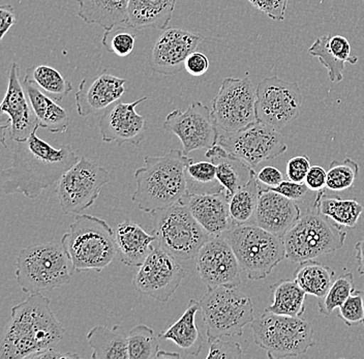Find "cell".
<instances>
[{
	"label": "cell",
	"mask_w": 364,
	"mask_h": 359,
	"mask_svg": "<svg viewBox=\"0 0 364 359\" xmlns=\"http://www.w3.org/2000/svg\"><path fill=\"white\" fill-rule=\"evenodd\" d=\"M186 191L190 195L220 194L226 192L218 181L216 168L213 162H193L186 167Z\"/></svg>",
	"instance_id": "obj_36"
},
{
	"label": "cell",
	"mask_w": 364,
	"mask_h": 359,
	"mask_svg": "<svg viewBox=\"0 0 364 359\" xmlns=\"http://www.w3.org/2000/svg\"><path fill=\"white\" fill-rule=\"evenodd\" d=\"M70 265L63 244L31 245L18 254L16 279L21 289L29 294L52 291L70 283Z\"/></svg>",
	"instance_id": "obj_6"
},
{
	"label": "cell",
	"mask_w": 364,
	"mask_h": 359,
	"mask_svg": "<svg viewBox=\"0 0 364 359\" xmlns=\"http://www.w3.org/2000/svg\"><path fill=\"white\" fill-rule=\"evenodd\" d=\"M346 237L347 232L325 217L313 201L284 235L286 258L298 264L315 260L341 249Z\"/></svg>",
	"instance_id": "obj_5"
},
{
	"label": "cell",
	"mask_w": 364,
	"mask_h": 359,
	"mask_svg": "<svg viewBox=\"0 0 364 359\" xmlns=\"http://www.w3.org/2000/svg\"><path fill=\"white\" fill-rule=\"evenodd\" d=\"M207 358L238 359L242 356V348L236 342L216 338L211 341Z\"/></svg>",
	"instance_id": "obj_43"
},
{
	"label": "cell",
	"mask_w": 364,
	"mask_h": 359,
	"mask_svg": "<svg viewBox=\"0 0 364 359\" xmlns=\"http://www.w3.org/2000/svg\"><path fill=\"white\" fill-rule=\"evenodd\" d=\"M129 359L156 358L159 342L151 327L145 324L136 325L127 333Z\"/></svg>",
	"instance_id": "obj_38"
},
{
	"label": "cell",
	"mask_w": 364,
	"mask_h": 359,
	"mask_svg": "<svg viewBox=\"0 0 364 359\" xmlns=\"http://www.w3.org/2000/svg\"><path fill=\"white\" fill-rule=\"evenodd\" d=\"M23 86L33 107L34 114L38 118L40 128L48 129L54 134L67 132L70 122L68 111L59 106L56 101L29 79L24 78Z\"/></svg>",
	"instance_id": "obj_27"
},
{
	"label": "cell",
	"mask_w": 364,
	"mask_h": 359,
	"mask_svg": "<svg viewBox=\"0 0 364 359\" xmlns=\"http://www.w3.org/2000/svg\"><path fill=\"white\" fill-rule=\"evenodd\" d=\"M336 272L331 267L315 260L299 263L294 274L296 283L306 294L322 299L333 284Z\"/></svg>",
	"instance_id": "obj_35"
},
{
	"label": "cell",
	"mask_w": 364,
	"mask_h": 359,
	"mask_svg": "<svg viewBox=\"0 0 364 359\" xmlns=\"http://www.w3.org/2000/svg\"><path fill=\"white\" fill-rule=\"evenodd\" d=\"M150 215L152 233L156 236L159 247L175 259L197 258L200 250L210 237L182 201L168 208L151 211Z\"/></svg>",
	"instance_id": "obj_9"
},
{
	"label": "cell",
	"mask_w": 364,
	"mask_h": 359,
	"mask_svg": "<svg viewBox=\"0 0 364 359\" xmlns=\"http://www.w3.org/2000/svg\"><path fill=\"white\" fill-rule=\"evenodd\" d=\"M204 36L178 27L164 31L154 43L147 61L150 69L164 76L181 72L186 58L203 42Z\"/></svg>",
	"instance_id": "obj_18"
},
{
	"label": "cell",
	"mask_w": 364,
	"mask_h": 359,
	"mask_svg": "<svg viewBox=\"0 0 364 359\" xmlns=\"http://www.w3.org/2000/svg\"><path fill=\"white\" fill-rule=\"evenodd\" d=\"M257 10L272 18L274 21H284L288 0H247Z\"/></svg>",
	"instance_id": "obj_44"
},
{
	"label": "cell",
	"mask_w": 364,
	"mask_h": 359,
	"mask_svg": "<svg viewBox=\"0 0 364 359\" xmlns=\"http://www.w3.org/2000/svg\"><path fill=\"white\" fill-rule=\"evenodd\" d=\"M38 129L26 140L16 142L13 162L1 174L6 194H22L36 199L46 188L58 183L63 174L78 162V154L70 145L54 149L38 137Z\"/></svg>",
	"instance_id": "obj_1"
},
{
	"label": "cell",
	"mask_w": 364,
	"mask_h": 359,
	"mask_svg": "<svg viewBox=\"0 0 364 359\" xmlns=\"http://www.w3.org/2000/svg\"><path fill=\"white\" fill-rule=\"evenodd\" d=\"M354 291V276L352 272H346L333 282L324 297L318 299V310L323 315L329 316L336 309L340 308Z\"/></svg>",
	"instance_id": "obj_39"
},
{
	"label": "cell",
	"mask_w": 364,
	"mask_h": 359,
	"mask_svg": "<svg viewBox=\"0 0 364 359\" xmlns=\"http://www.w3.org/2000/svg\"><path fill=\"white\" fill-rule=\"evenodd\" d=\"M147 99L144 97L132 103H118L107 110L99 122L102 141L118 145H138L144 139L146 122L136 113V107Z\"/></svg>",
	"instance_id": "obj_20"
},
{
	"label": "cell",
	"mask_w": 364,
	"mask_h": 359,
	"mask_svg": "<svg viewBox=\"0 0 364 359\" xmlns=\"http://www.w3.org/2000/svg\"><path fill=\"white\" fill-rule=\"evenodd\" d=\"M356 250L357 263H358V272L361 276H364V240L357 242L355 245Z\"/></svg>",
	"instance_id": "obj_52"
},
{
	"label": "cell",
	"mask_w": 364,
	"mask_h": 359,
	"mask_svg": "<svg viewBox=\"0 0 364 359\" xmlns=\"http://www.w3.org/2000/svg\"><path fill=\"white\" fill-rule=\"evenodd\" d=\"M200 302L208 342L242 336L255 320L254 304L238 287L208 289Z\"/></svg>",
	"instance_id": "obj_10"
},
{
	"label": "cell",
	"mask_w": 364,
	"mask_h": 359,
	"mask_svg": "<svg viewBox=\"0 0 364 359\" xmlns=\"http://www.w3.org/2000/svg\"><path fill=\"white\" fill-rule=\"evenodd\" d=\"M15 14L13 6L10 4H4L0 8V41L4 40L6 33L10 31L11 27L16 24Z\"/></svg>",
	"instance_id": "obj_50"
},
{
	"label": "cell",
	"mask_w": 364,
	"mask_h": 359,
	"mask_svg": "<svg viewBox=\"0 0 364 359\" xmlns=\"http://www.w3.org/2000/svg\"><path fill=\"white\" fill-rule=\"evenodd\" d=\"M351 45L343 36H323L315 41L309 53L315 56L321 65L328 70L329 80L338 83L343 80L346 63L356 65L357 56L351 55Z\"/></svg>",
	"instance_id": "obj_25"
},
{
	"label": "cell",
	"mask_w": 364,
	"mask_h": 359,
	"mask_svg": "<svg viewBox=\"0 0 364 359\" xmlns=\"http://www.w3.org/2000/svg\"><path fill=\"white\" fill-rule=\"evenodd\" d=\"M363 301H364V293H363ZM363 325H364V322H363Z\"/></svg>",
	"instance_id": "obj_54"
},
{
	"label": "cell",
	"mask_w": 364,
	"mask_h": 359,
	"mask_svg": "<svg viewBox=\"0 0 364 359\" xmlns=\"http://www.w3.org/2000/svg\"><path fill=\"white\" fill-rule=\"evenodd\" d=\"M301 213L296 201L282 196L270 188H261L255 225L284 237V234L299 220Z\"/></svg>",
	"instance_id": "obj_22"
},
{
	"label": "cell",
	"mask_w": 364,
	"mask_h": 359,
	"mask_svg": "<svg viewBox=\"0 0 364 359\" xmlns=\"http://www.w3.org/2000/svg\"><path fill=\"white\" fill-rule=\"evenodd\" d=\"M109 181L108 170L86 156L80 158L57 183L55 192L63 213L80 215L90 208Z\"/></svg>",
	"instance_id": "obj_11"
},
{
	"label": "cell",
	"mask_w": 364,
	"mask_h": 359,
	"mask_svg": "<svg viewBox=\"0 0 364 359\" xmlns=\"http://www.w3.org/2000/svg\"><path fill=\"white\" fill-rule=\"evenodd\" d=\"M256 174L247 185L239 188L237 192L230 197L229 211L232 227L256 224L257 209L261 193Z\"/></svg>",
	"instance_id": "obj_34"
},
{
	"label": "cell",
	"mask_w": 364,
	"mask_h": 359,
	"mask_svg": "<svg viewBox=\"0 0 364 359\" xmlns=\"http://www.w3.org/2000/svg\"><path fill=\"white\" fill-rule=\"evenodd\" d=\"M229 199L227 193L223 192L209 195L188 194L181 201L210 235H220L232 227Z\"/></svg>",
	"instance_id": "obj_23"
},
{
	"label": "cell",
	"mask_w": 364,
	"mask_h": 359,
	"mask_svg": "<svg viewBox=\"0 0 364 359\" xmlns=\"http://www.w3.org/2000/svg\"><path fill=\"white\" fill-rule=\"evenodd\" d=\"M133 31L135 28L127 23L118 25L111 31H105L102 45L107 51L119 58L129 56L135 48L136 31L133 33Z\"/></svg>",
	"instance_id": "obj_41"
},
{
	"label": "cell",
	"mask_w": 364,
	"mask_h": 359,
	"mask_svg": "<svg viewBox=\"0 0 364 359\" xmlns=\"http://www.w3.org/2000/svg\"><path fill=\"white\" fill-rule=\"evenodd\" d=\"M302 101L297 83L267 77L257 87V118L273 128L283 129L300 115Z\"/></svg>",
	"instance_id": "obj_14"
},
{
	"label": "cell",
	"mask_w": 364,
	"mask_h": 359,
	"mask_svg": "<svg viewBox=\"0 0 364 359\" xmlns=\"http://www.w3.org/2000/svg\"><path fill=\"white\" fill-rule=\"evenodd\" d=\"M200 302L192 299L188 304L186 312L175 323L159 333L163 340L172 341L188 355L198 356L203 348V336L196 324V315L199 312Z\"/></svg>",
	"instance_id": "obj_29"
},
{
	"label": "cell",
	"mask_w": 364,
	"mask_h": 359,
	"mask_svg": "<svg viewBox=\"0 0 364 359\" xmlns=\"http://www.w3.org/2000/svg\"><path fill=\"white\" fill-rule=\"evenodd\" d=\"M184 69L193 77L203 76L209 69V60L202 52L195 51L186 58Z\"/></svg>",
	"instance_id": "obj_47"
},
{
	"label": "cell",
	"mask_w": 364,
	"mask_h": 359,
	"mask_svg": "<svg viewBox=\"0 0 364 359\" xmlns=\"http://www.w3.org/2000/svg\"><path fill=\"white\" fill-rule=\"evenodd\" d=\"M268 188L279 193L282 196L293 200V201L304 200L307 194L313 192V191L309 190L306 183H296V181H290V179L282 181L279 186Z\"/></svg>",
	"instance_id": "obj_45"
},
{
	"label": "cell",
	"mask_w": 364,
	"mask_h": 359,
	"mask_svg": "<svg viewBox=\"0 0 364 359\" xmlns=\"http://www.w3.org/2000/svg\"><path fill=\"white\" fill-rule=\"evenodd\" d=\"M87 79L80 82L79 90L75 95L77 112L86 117L108 108L110 105L122 99L125 92V79L102 72L90 84Z\"/></svg>",
	"instance_id": "obj_21"
},
{
	"label": "cell",
	"mask_w": 364,
	"mask_h": 359,
	"mask_svg": "<svg viewBox=\"0 0 364 359\" xmlns=\"http://www.w3.org/2000/svg\"><path fill=\"white\" fill-rule=\"evenodd\" d=\"M318 210L336 226L355 229L361 217L364 218V206L356 200L325 196L324 190L316 193L314 199Z\"/></svg>",
	"instance_id": "obj_32"
},
{
	"label": "cell",
	"mask_w": 364,
	"mask_h": 359,
	"mask_svg": "<svg viewBox=\"0 0 364 359\" xmlns=\"http://www.w3.org/2000/svg\"><path fill=\"white\" fill-rule=\"evenodd\" d=\"M181 358V354L174 353V352H168V351H159L158 355H156V358Z\"/></svg>",
	"instance_id": "obj_53"
},
{
	"label": "cell",
	"mask_w": 364,
	"mask_h": 359,
	"mask_svg": "<svg viewBox=\"0 0 364 359\" xmlns=\"http://www.w3.org/2000/svg\"><path fill=\"white\" fill-rule=\"evenodd\" d=\"M197 270L208 289L240 286L242 269L233 249L223 234L210 235L200 250Z\"/></svg>",
	"instance_id": "obj_17"
},
{
	"label": "cell",
	"mask_w": 364,
	"mask_h": 359,
	"mask_svg": "<svg viewBox=\"0 0 364 359\" xmlns=\"http://www.w3.org/2000/svg\"><path fill=\"white\" fill-rule=\"evenodd\" d=\"M272 304L266 309L277 315L301 317L306 312V291L295 279H281L272 286Z\"/></svg>",
	"instance_id": "obj_33"
},
{
	"label": "cell",
	"mask_w": 364,
	"mask_h": 359,
	"mask_svg": "<svg viewBox=\"0 0 364 359\" xmlns=\"http://www.w3.org/2000/svg\"><path fill=\"white\" fill-rule=\"evenodd\" d=\"M65 329L51 310V301L41 293L31 294L14 306L0 346V359H29L54 348Z\"/></svg>",
	"instance_id": "obj_2"
},
{
	"label": "cell",
	"mask_w": 364,
	"mask_h": 359,
	"mask_svg": "<svg viewBox=\"0 0 364 359\" xmlns=\"http://www.w3.org/2000/svg\"><path fill=\"white\" fill-rule=\"evenodd\" d=\"M87 341L92 359H129L127 333L119 325L112 328L97 325L88 331Z\"/></svg>",
	"instance_id": "obj_31"
},
{
	"label": "cell",
	"mask_w": 364,
	"mask_h": 359,
	"mask_svg": "<svg viewBox=\"0 0 364 359\" xmlns=\"http://www.w3.org/2000/svg\"><path fill=\"white\" fill-rule=\"evenodd\" d=\"M255 343L270 359L296 358L316 345L313 327L300 317L277 315L265 311L250 323Z\"/></svg>",
	"instance_id": "obj_8"
},
{
	"label": "cell",
	"mask_w": 364,
	"mask_h": 359,
	"mask_svg": "<svg viewBox=\"0 0 364 359\" xmlns=\"http://www.w3.org/2000/svg\"><path fill=\"white\" fill-rule=\"evenodd\" d=\"M256 101L257 90L249 78L225 79L213 100L211 109L218 129L233 133L254 124L258 120Z\"/></svg>",
	"instance_id": "obj_12"
},
{
	"label": "cell",
	"mask_w": 364,
	"mask_h": 359,
	"mask_svg": "<svg viewBox=\"0 0 364 359\" xmlns=\"http://www.w3.org/2000/svg\"><path fill=\"white\" fill-rule=\"evenodd\" d=\"M257 179L268 188L279 186L284 181L283 174L277 168L272 166H267L261 169L258 174H256Z\"/></svg>",
	"instance_id": "obj_49"
},
{
	"label": "cell",
	"mask_w": 364,
	"mask_h": 359,
	"mask_svg": "<svg viewBox=\"0 0 364 359\" xmlns=\"http://www.w3.org/2000/svg\"><path fill=\"white\" fill-rule=\"evenodd\" d=\"M359 174V165L352 159H345L341 162L334 161L330 164L327 171L326 188L333 192H343L354 186Z\"/></svg>",
	"instance_id": "obj_40"
},
{
	"label": "cell",
	"mask_w": 364,
	"mask_h": 359,
	"mask_svg": "<svg viewBox=\"0 0 364 359\" xmlns=\"http://www.w3.org/2000/svg\"><path fill=\"white\" fill-rule=\"evenodd\" d=\"M25 78L34 82L43 92L56 102L63 101L73 90V84L58 70L49 65L28 68Z\"/></svg>",
	"instance_id": "obj_37"
},
{
	"label": "cell",
	"mask_w": 364,
	"mask_h": 359,
	"mask_svg": "<svg viewBox=\"0 0 364 359\" xmlns=\"http://www.w3.org/2000/svg\"><path fill=\"white\" fill-rule=\"evenodd\" d=\"M176 0H129L127 25L136 29L165 31L172 20Z\"/></svg>",
	"instance_id": "obj_28"
},
{
	"label": "cell",
	"mask_w": 364,
	"mask_h": 359,
	"mask_svg": "<svg viewBox=\"0 0 364 359\" xmlns=\"http://www.w3.org/2000/svg\"><path fill=\"white\" fill-rule=\"evenodd\" d=\"M186 277V272L174 257L161 247H154L139 267L133 285L141 294L166 302L172 297Z\"/></svg>",
	"instance_id": "obj_16"
},
{
	"label": "cell",
	"mask_w": 364,
	"mask_h": 359,
	"mask_svg": "<svg viewBox=\"0 0 364 359\" xmlns=\"http://www.w3.org/2000/svg\"><path fill=\"white\" fill-rule=\"evenodd\" d=\"M304 183L313 192L324 190L327 183L326 170L321 166H311Z\"/></svg>",
	"instance_id": "obj_48"
},
{
	"label": "cell",
	"mask_w": 364,
	"mask_h": 359,
	"mask_svg": "<svg viewBox=\"0 0 364 359\" xmlns=\"http://www.w3.org/2000/svg\"><path fill=\"white\" fill-rule=\"evenodd\" d=\"M338 318L343 320L348 326L363 323L364 322V301L363 293L357 292L351 295L338 308Z\"/></svg>",
	"instance_id": "obj_42"
},
{
	"label": "cell",
	"mask_w": 364,
	"mask_h": 359,
	"mask_svg": "<svg viewBox=\"0 0 364 359\" xmlns=\"http://www.w3.org/2000/svg\"><path fill=\"white\" fill-rule=\"evenodd\" d=\"M78 17L85 23L99 25L105 31L127 23L129 0H77Z\"/></svg>",
	"instance_id": "obj_30"
},
{
	"label": "cell",
	"mask_w": 364,
	"mask_h": 359,
	"mask_svg": "<svg viewBox=\"0 0 364 359\" xmlns=\"http://www.w3.org/2000/svg\"><path fill=\"white\" fill-rule=\"evenodd\" d=\"M223 235L237 257L241 269L252 281L269 276L286 258L283 237L257 225L233 226Z\"/></svg>",
	"instance_id": "obj_7"
},
{
	"label": "cell",
	"mask_w": 364,
	"mask_h": 359,
	"mask_svg": "<svg viewBox=\"0 0 364 359\" xmlns=\"http://www.w3.org/2000/svg\"><path fill=\"white\" fill-rule=\"evenodd\" d=\"M205 156L215 164L218 181L224 186L229 198L237 192L239 188L247 185L256 174L254 168L230 154L218 143L207 149Z\"/></svg>",
	"instance_id": "obj_26"
},
{
	"label": "cell",
	"mask_w": 364,
	"mask_h": 359,
	"mask_svg": "<svg viewBox=\"0 0 364 359\" xmlns=\"http://www.w3.org/2000/svg\"><path fill=\"white\" fill-rule=\"evenodd\" d=\"M218 143L252 168L281 156L288 149L279 129L260 120L240 131L223 132Z\"/></svg>",
	"instance_id": "obj_13"
},
{
	"label": "cell",
	"mask_w": 364,
	"mask_h": 359,
	"mask_svg": "<svg viewBox=\"0 0 364 359\" xmlns=\"http://www.w3.org/2000/svg\"><path fill=\"white\" fill-rule=\"evenodd\" d=\"M164 129L179 138L186 156L198 149H211L220 137L211 111L201 102H193L186 110L172 111L166 117Z\"/></svg>",
	"instance_id": "obj_15"
},
{
	"label": "cell",
	"mask_w": 364,
	"mask_h": 359,
	"mask_svg": "<svg viewBox=\"0 0 364 359\" xmlns=\"http://www.w3.org/2000/svg\"><path fill=\"white\" fill-rule=\"evenodd\" d=\"M311 167L309 159L306 156H295L287 164V176L296 183H304Z\"/></svg>",
	"instance_id": "obj_46"
},
{
	"label": "cell",
	"mask_w": 364,
	"mask_h": 359,
	"mask_svg": "<svg viewBox=\"0 0 364 359\" xmlns=\"http://www.w3.org/2000/svg\"><path fill=\"white\" fill-rule=\"evenodd\" d=\"M79 358L78 354L57 351L54 348H49V349L43 350V351L33 354L29 359H75Z\"/></svg>",
	"instance_id": "obj_51"
},
{
	"label": "cell",
	"mask_w": 364,
	"mask_h": 359,
	"mask_svg": "<svg viewBox=\"0 0 364 359\" xmlns=\"http://www.w3.org/2000/svg\"><path fill=\"white\" fill-rule=\"evenodd\" d=\"M118 257L129 267H140L154 250L156 236L147 233L138 223L125 220L115 230Z\"/></svg>",
	"instance_id": "obj_24"
},
{
	"label": "cell",
	"mask_w": 364,
	"mask_h": 359,
	"mask_svg": "<svg viewBox=\"0 0 364 359\" xmlns=\"http://www.w3.org/2000/svg\"><path fill=\"white\" fill-rule=\"evenodd\" d=\"M1 114L9 116L8 131L11 140L19 142L31 137L38 126V118L20 82V67L13 61L9 70V84L1 104Z\"/></svg>",
	"instance_id": "obj_19"
},
{
	"label": "cell",
	"mask_w": 364,
	"mask_h": 359,
	"mask_svg": "<svg viewBox=\"0 0 364 359\" xmlns=\"http://www.w3.org/2000/svg\"><path fill=\"white\" fill-rule=\"evenodd\" d=\"M193 159L181 149L161 156H145V165L135 172L136 188L132 201L145 213L165 209L188 195L186 167Z\"/></svg>",
	"instance_id": "obj_3"
},
{
	"label": "cell",
	"mask_w": 364,
	"mask_h": 359,
	"mask_svg": "<svg viewBox=\"0 0 364 359\" xmlns=\"http://www.w3.org/2000/svg\"><path fill=\"white\" fill-rule=\"evenodd\" d=\"M61 244L76 272H102L118 256L115 231L106 220L90 215H77Z\"/></svg>",
	"instance_id": "obj_4"
}]
</instances>
